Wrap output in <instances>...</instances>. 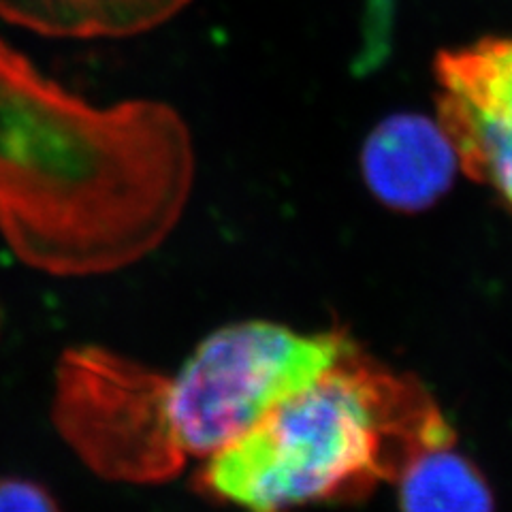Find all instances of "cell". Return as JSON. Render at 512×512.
Masks as SVG:
<instances>
[{"label": "cell", "instance_id": "cell-9", "mask_svg": "<svg viewBox=\"0 0 512 512\" xmlns=\"http://www.w3.org/2000/svg\"><path fill=\"white\" fill-rule=\"evenodd\" d=\"M0 512H62V508L32 480L0 478Z\"/></svg>", "mask_w": 512, "mask_h": 512}, {"label": "cell", "instance_id": "cell-1", "mask_svg": "<svg viewBox=\"0 0 512 512\" xmlns=\"http://www.w3.org/2000/svg\"><path fill=\"white\" fill-rule=\"evenodd\" d=\"M195 152L158 101L96 107L0 39V233L45 274H107L165 242Z\"/></svg>", "mask_w": 512, "mask_h": 512}, {"label": "cell", "instance_id": "cell-4", "mask_svg": "<svg viewBox=\"0 0 512 512\" xmlns=\"http://www.w3.org/2000/svg\"><path fill=\"white\" fill-rule=\"evenodd\" d=\"M54 423L86 466L122 483H163L186 461L171 416V378L99 346L56 367Z\"/></svg>", "mask_w": 512, "mask_h": 512}, {"label": "cell", "instance_id": "cell-7", "mask_svg": "<svg viewBox=\"0 0 512 512\" xmlns=\"http://www.w3.org/2000/svg\"><path fill=\"white\" fill-rule=\"evenodd\" d=\"M190 0H0V18L47 37H131L178 15Z\"/></svg>", "mask_w": 512, "mask_h": 512}, {"label": "cell", "instance_id": "cell-6", "mask_svg": "<svg viewBox=\"0 0 512 512\" xmlns=\"http://www.w3.org/2000/svg\"><path fill=\"white\" fill-rule=\"evenodd\" d=\"M461 169L451 135L440 120L397 114L374 126L361 148V175L378 203L395 212L436 205Z\"/></svg>", "mask_w": 512, "mask_h": 512}, {"label": "cell", "instance_id": "cell-5", "mask_svg": "<svg viewBox=\"0 0 512 512\" xmlns=\"http://www.w3.org/2000/svg\"><path fill=\"white\" fill-rule=\"evenodd\" d=\"M438 120L461 169L512 207V37L444 50L434 64Z\"/></svg>", "mask_w": 512, "mask_h": 512}, {"label": "cell", "instance_id": "cell-2", "mask_svg": "<svg viewBox=\"0 0 512 512\" xmlns=\"http://www.w3.org/2000/svg\"><path fill=\"white\" fill-rule=\"evenodd\" d=\"M453 442L440 410L414 382L352 348L310 387L207 457L205 493L246 512H299L395 478L427 446Z\"/></svg>", "mask_w": 512, "mask_h": 512}, {"label": "cell", "instance_id": "cell-8", "mask_svg": "<svg viewBox=\"0 0 512 512\" xmlns=\"http://www.w3.org/2000/svg\"><path fill=\"white\" fill-rule=\"evenodd\" d=\"M395 480L402 512H495L485 476L453 442L412 455Z\"/></svg>", "mask_w": 512, "mask_h": 512}, {"label": "cell", "instance_id": "cell-3", "mask_svg": "<svg viewBox=\"0 0 512 512\" xmlns=\"http://www.w3.org/2000/svg\"><path fill=\"white\" fill-rule=\"evenodd\" d=\"M355 348L340 333L250 320L205 338L171 378V416L186 455L210 457Z\"/></svg>", "mask_w": 512, "mask_h": 512}]
</instances>
